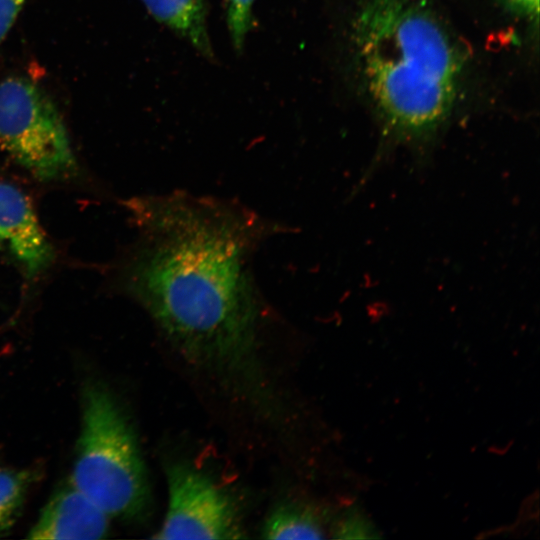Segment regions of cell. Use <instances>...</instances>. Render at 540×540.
<instances>
[{"instance_id": "obj_14", "label": "cell", "mask_w": 540, "mask_h": 540, "mask_svg": "<svg viewBox=\"0 0 540 540\" xmlns=\"http://www.w3.org/2000/svg\"><path fill=\"white\" fill-rule=\"evenodd\" d=\"M511 11L525 19L538 22L539 0H501Z\"/></svg>"}, {"instance_id": "obj_7", "label": "cell", "mask_w": 540, "mask_h": 540, "mask_svg": "<svg viewBox=\"0 0 540 540\" xmlns=\"http://www.w3.org/2000/svg\"><path fill=\"white\" fill-rule=\"evenodd\" d=\"M110 516L70 481L57 489L30 529L29 539H101Z\"/></svg>"}, {"instance_id": "obj_10", "label": "cell", "mask_w": 540, "mask_h": 540, "mask_svg": "<svg viewBox=\"0 0 540 540\" xmlns=\"http://www.w3.org/2000/svg\"><path fill=\"white\" fill-rule=\"evenodd\" d=\"M41 475L38 467H0V537L8 533L20 517L27 494Z\"/></svg>"}, {"instance_id": "obj_12", "label": "cell", "mask_w": 540, "mask_h": 540, "mask_svg": "<svg viewBox=\"0 0 540 540\" xmlns=\"http://www.w3.org/2000/svg\"><path fill=\"white\" fill-rule=\"evenodd\" d=\"M372 526L366 519L351 512L340 520L335 526V538H371L373 537Z\"/></svg>"}, {"instance_id": "obj_1", "label": "cell", "mask_w": 540, "mask_h": 540, "mask_svg": "<svg viewBox=\"0 0 540 540\" xmlns=\"http://www.w3.org/2000/svg\"><path fill=\"white\" fill-rule=\"evenodd\" d=\"M125 206L146 236L123 267L125 291L188 364L228 389L261 394V307L246 260L268 225L234 205L181 194Z\"/></svg>"}, {"instance_id": "obj_13", "label": "cell", "mask_w": 540, "mask_h": 540, "mask_svg": "<svg viewBox=\"0 0 540 540\" xmlns=\"http://www.w3.org/2000/svg\"><path fill=\"white\" fill-rule=\"evenodd\" d=\"M26 0H0V44L7 37Z\"/></svg>"}, {"instance_id": "obj_11", "label": "cell", "mask_w": 540, "mask_h": 540, "mask_svg": "<svg viewBox=\"0 0 540 540\" xmlns=\"http://www.w3.org/2000/svg\"><path fill=\"white\" fill-rule=\"evenodd\" d=\"M256 0H226V20L234 49L240 52L253 27L252 7Z\"/></svg>"}, {"instance_id": "obj_8", "label": "cell", "mask_w": 540, "mask_h": 540, "mask_svg": "<svg viewBox=\"0 0 540 540\" xmlns=\"http://www.w3.org/2000/svg\"><path fill=\"white\" fill-rule=\"evenodd\" d=\"M149 14L191 44L208 60L214 51L207 26L205 0H141Z\"/></svg>"}, {"instance_id": "obj_2", "label": "cell", "mask_w": 540, "mask_h": 540, "mask_svg": "<svg viewBox=\"0 0 540 540\" xmlns=\"http://www.w3.org/2000/svg\"><path fill=\"white\" fill-rule=\"evenodd\" d=\"M352 41L387 133L404 141L433 135L450 114L463 66L443 24L418 0H361Z\"/></svg>"}, {"instance_id": "obj_6", "label": "cell", "mask_w": 540, "mask_h": 540, "mask_svg": "<svg viewBox=\"0 0 540 540\" xmlns=\"http://www.w3.org/2000/svg\"><path fill=\"white\" fill-rule=\"evenodd\" d=\"M0 251L29 281L42 276L55 260L54 247L29 197L6 181H0Z\"/></svg>"}, {"instance_id": "obj_4", "label": "cell", "mask_w": 540, "mask_h": 540, "mask_svg": "<svg viewBox=\"0 0 540 540\" xmlns=\"http://www.w3.org/2000/svg\"><path fill=\"white\" fill-rule=\"evenodd\" d=\"M0 149L43 182L67 180L78 172L57 107L37 83L24 76L0 81Z\"/></svg>"}, {"instance_id": "obj_9", "label": "cell", "mask_w": 540, "mask_h": 540, "mask_svg": "<svg viewBox=\"0 0 540 540\" xmlns=\"http://www.w3.org/2000/svg\"><path fill=\"white\" fill-rule=\"evenodd\" d=\"M323 520L315 508L301 503H283L267 517L262 527L266 539H322Z\"/></svg>"}, {"instance_id": "obj_5", "label": "cell", "mask_w": 540, "mask_h": 540, "mask_svg": "<svg viewBox=\"0 0 540 540\" xmlns=\"http://www.w3.org/2000/svg\"><path fill=\"white\" fill-rule=\"evenodd\" d=\"M168 506L156 539H242L239 511L210 476L177 463L167 470Z\"/></svg>"}, {"instance_id": "obj_3", "label": "cell", "mask_w": 540, "mask_h": 540, "mask_svg": "<svg viewBox=\"0 0 540 540\" xmlns=\"http://www.w3.org/2000/svg\"><path fill=\"white\" fill-rule=\"evenodd\" d=\"M69 481L110 517L133 518L148 506L136 435L100 380H86L81 389V429Z\"/></svg>"}]
</instances>
